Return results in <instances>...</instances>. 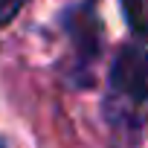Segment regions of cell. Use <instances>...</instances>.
I'll return each instance as SVG.
<instances>
[{
  "mask_svg": "<svg viewBox=\"0 0 148 148\" xmlns=\"http://www.w3.org/2000/svg\"><path fill=\"white\" fill-rule=\"evenodd\" d=\"M64 29L73 44V73H90V64L99 61L102 52V23L96 15L93 0L70 9L64 15Z\"/></svg>",
  "mask_w": 148,
  "mask_h": 148,
  "instance_id": "obj_1",
  "label": "cell"
},
{
  "mask_svg": "<svg viewBox=\"0 0 148 148\" xmlns=\"http://www.w3.org/2000/svg\"><path fill=\"white\" fill-rule=\"evenodd\" d=\"M26 3V0H0V26L3 23H9L18 12H21V6Z\"/></svg>",
  "mask_w": 148,
  "mask_h": 148,
  "instance_id": "obj_4",
  "label": "cell"
},
{
  "mask_svg": "<svg viewBox=\"0 0 148 148\" xmlns=\"http://www.w3.org/2000/svg\"><path fill=\"white\" fill-rule=\"evenodd\" d=\"M122 12H125L131 32L148 41V0H122Z\"/></svg>",
  "mask_w": 148,
  "mask_h": 148,
  "instance_id": "obj_3",
  "label": "cell"
},
{
  "mask_svg": "<svg viewBox=\"0 0 148 148\" xmlns=\"http://www.w3.org/2000/svg\"><path fill=\"white\" fill-rule=\"evenodd\" d=\"M110 90L122 105L148 102V52L142 47H125L110 70Z\"/></svg>",
  "mask_w": 148,
  "mask_h": 148,
  "instance_id": "obj_2",
  "label": "cell"
}]
</instances>
